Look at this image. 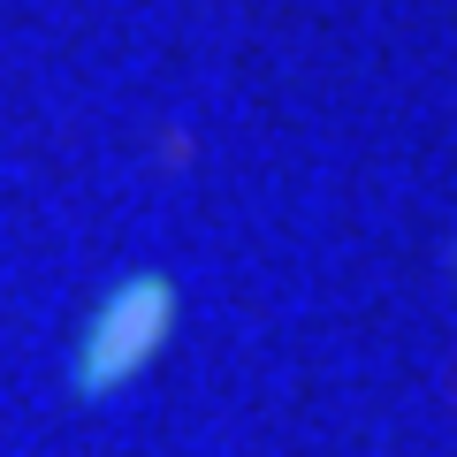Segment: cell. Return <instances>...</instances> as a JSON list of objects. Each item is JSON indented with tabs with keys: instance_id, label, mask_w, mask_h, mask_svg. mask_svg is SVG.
<instances>
[{
	"instance_id": "obj_1",
	"label": "cell",
	"mask_w": 457,
	"mask_h": 457,
	"mask_svg": "<svg viewBox=\"0 0 457 457\" xmlns=\"http://www.w3.org/2000/svg\"><path fill=\"white\" fill-rule=\"evenodd\" d=\"M168 320V297L153 290H122L107 312H99V328H92V343H84V389H99V381H114V374H130L137 359H145V343H153V328Z\"/></svg>"
}]
</instances>
